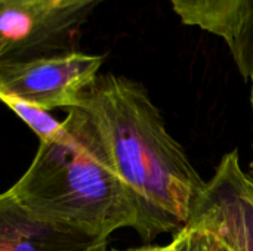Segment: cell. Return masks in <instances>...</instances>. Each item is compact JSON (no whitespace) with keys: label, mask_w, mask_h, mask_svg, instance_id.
Masks as SVG:
<instances>
[{"label":"cell","mask_w":253,"mask_h":251,"mask_svg":"<svg viewBox=\"0 0 253 251\" xmlns=\"http://www.w3.org/2000/svg\"><path fill=\"white\" fill-rule=\"evenodd\" d=\"M182 24L197 27L221 37L231 38L242 0H168Z\"/></svg>","instance_id":"cell-7"},{"label":"cell","mask_w":253,"mask_h":251,"mask_svg":"<svg viewBox=\"0 0 253 251\" xmlns=\"http://www.w3.org/2000/svg\"><path fill=\"white\" fill-rule=\"evenodd\" d=\"M104 0H0V62L74 50L73 33Z\"/></svg>","instance_id":"cell-3"},{"label":"cell","mask_w":253,"mask_h":251,"mask_svg":"<svg viewBox=\"0 0 253 251\" xmlns=\"http://www.w3.org/2000/svg\"><path fill=\"white\" fill-rule=\"evenodd\" d=\"M172 241L175 251H233L218 235L199 226H185Z\"/></svg>","instance_id":"cell-10"},{"label":"cell","mask_w":253,"mask_h":251,"mask_svg":"<svg viewBox=\"0 0 253 251\" xmlns=\"http://www.w3.org/2000/svg\"><path fill=\"white\" fill-rule=\"evenodd\" d=\"M102 55L68 50L24 61L0 62V96L40 107L73 109L99 75Z\"/></svg>","instance_id":"cell-4"},{"label":"cell","mask_w":253,"mask_h":251,"mask_svg":"<svg viewBox=\"0 0 253 251\" xmlns=\"http://www.w3.org/2000/svg\"><path fill=\"white\" fill-rule=\"evenodd\" d=\"M73 136L77 143L40 142L25 173L1 195L37 219L95 238L110 240L122 228L136 231L132 189L92 141Z\"/></svg>","instance_id":"cell-2"},{"label":"cell","mask_w":253,"mask_h":251,"mask_svg":"<svg viewBox=\"0 0 253 251\" xmlns=\"http://www.w3.org/2000/svg\"><path fill=\"white\" fill-rule=\"evenodd\" d=\"M92 141L132 189L144 241L184 229L206 186L185 149L169 133L145 86L126 75L99 74L80 107L64 120Z\"/></svg>","instance_id":"cell-1"},{"label":"cell","mask_w":253,"mask_h":251,"mask_svg":"<svg viewBox=\"0 0 253 251\" xmlns=\"http://www.w3.org/2000/svg\"><path fill=\"white\" fill-rule=\"evenodd\" d=\"M246 178H248V183H249V189H251V194L253 195V169L246 170Z\"/></svg>","instance_id":"cell-12"},{"label":"cell","mask_w":253,"mask_h":251,"mask_svg":"<svg viewBox=\"0 0 253 251\" xmlns=\"http://www.w3.org/2000/svg\"><path fill=\"white\" fill-rule=\"evenodd\" d=\"M113 251H175V244H173V241H170L166 246H144V247H135V249Z\"/></svg>","instance_id":"cell-11"},{"label":"cell","mask_w":253,"mask_h":251,"mask_svg":"<svg viewBox=\"0 0 253 251\" xmlns=\"http://www.w3.org/2000/svg\"><path fill=\"white\" fill-rule=\"evenodd\" d=\"M251 104H252V111H253V86H252V92H251Z\"/></svg>","instance_id":"cell-13"},{"label":"cell","mask_w":253,"mask_h":251,"mask_svg":"<svg viewBox=\"0 0 253 251\" xmlns=\"http://www.w3.org/2000/svg\"><path fill=\"white\" fill-rule=\"evenodd\" d=\"M1 101L12 109L39 138L40 142H55V143H77V139L71 135L64 121L56 120L49 114V111L22 102L15 98L0 96Z\"/></svg>","instance_id":"cell-8"},{"label":"cell","mask_w":253,"mask_h":251,"mask_svg":"<svg viewBox=\"0 0 253 251\" xmlns=\"http://www.w3.org/2000/svg\"><path fill=\"white\" fill-rule=\"evenodd\" d=\"M187 226L213 232L233 251H253V195L237 149L219 161Z\"/></svg>","instance_id":"cell-5"},{"label":"cell","mask_w":253,"mask_h":251,"mask_svg":"<svg viewBox=\"0 0 253 251\" xmlns=\"http://www.w3.org/2000/svg\"><path fill=\"white\" fill-rule=\"evenodd\" d=\"M110 240L37 219L0 197V251H113Z\"/></svg>","instance_id":"cell-6"},{"label":"cell","mask_w":253,"mask_h":251,"mask_svg":"<svg viewBox=\"0 0 253 251\" xmlns=\"http://www.w3.org/2000/svg\"><path fill=\"white\" fill-rule=\"evenodd\" d=\"M227 46L242 77L253 83V0H242Z\"/></svg>","instance_id":"cell-9"}]
</instances>
